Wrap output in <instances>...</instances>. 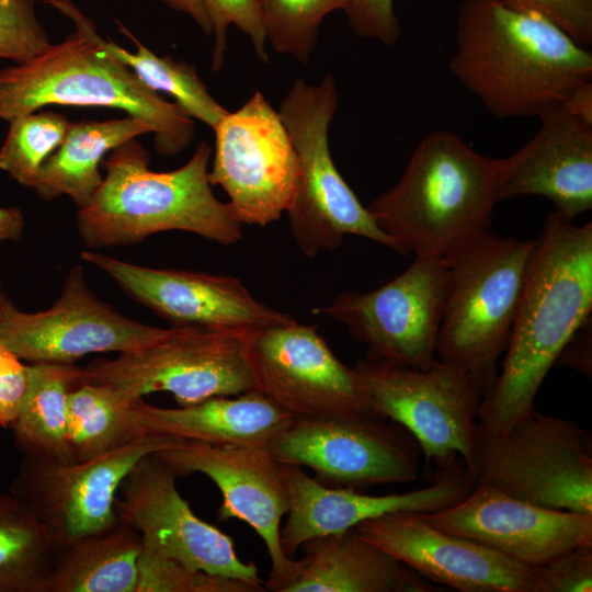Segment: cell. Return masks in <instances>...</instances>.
Masks as SVG:
<instances>
[{
	"label": "cell",
	"mask_w": 592,
	"mask_h": 592,
	"mask_svg": "<svg viewBox=\"0 0 592 592\" xmlns=\"http://www.w3.org/2000/svg\"><path fill=\"white\" fill-rule=\"evenodd\" d=\"M583 429L536 411L479 448L471 474L520 500L592 515V457Z\"/></svg>",
	"instance_id": "obj_13"
},
{
	"label": "cell",
	"mask_w": 592,
	"mask_h": 592,
	"mask_svg": "<svg viewBox=\"0 0 592 592\" xmlns=\"http://www.w3.org/2000/svg\"><path fill=\"white\" fill-rule=\"evenodd\" d=\"M167 331L129 319L99 299L89 288L82 267L75 265L50 308L25 312L8 304L0 342L32 364H71L91 353L140 351Z\"/></svg>",
	"instance_id": "obj_17"
},
{
	"label": "cell",
	"mask_w": 592,
	"mask_h": 592,
	"mask_svg": "<svg viewBox=\"0 0 592 592\" xmlns=\"http://www.w3.org/2000/svg\"><path fill=\"white\" fill-rule=\"evenodd\" d=\"M24 229V216L18 207L0 206V243L19 240Z\"/></svg>",
	"instance_id": "obj_43"
},
{
	"label": "cell",
	"mask_w": 592,
	"mask_h": 592,
	"mask_svg": "<svg viewBox=\"0 0 592 592\" xmlns=\"http://www.w3.org/2000/svg\"><path fill=\"white\" fill-rule=\"evenodd\" d=\"M212 148L202 141L190 160L168 171H151L149 153L135 138L103 161L105 175L90 202L78 210L77 228L87 248L128 246L169 230L192 232L230 246L242 237L229 203L208 181Z\"/></svg>",
	"instance_id": "obj_5"
},
{
	"label": "cell",
	"mask_w": 592,
	"mask_h": 592,
	"mask_svg": "<svg viewBox=\"0 0 592 592\" xmlns=\"http://www.w3.org/2000/svg\"><path fill=\"white\" fill-rule=\"evenodd\" d=\"M266 38L274 49L306 64L323 18L348 0H258Z\"/></svg>",
	"instance_id": "obj_33"
},
{
	"label": "cell",
	"mask_w": 592,
	"mask_h": 592,
	"mask_svg": "<svg viewBox=\"0 0 592 592\" xmlns=\"http://www.w3.org/2000/svg\"><path fill=\"white\" fill-rule=\"evenodd\" d=\"M214 33L212 68L217 71L224 64L227 49V29L236 25L246 33L253 45L258 58L269 61L265 49V31L261 19L258 0H202Z\"/></svg>",
	"instance_id": "obj_36"
},
{
	"label": "cell",
	"mask_w": 592,
	"mask_h": 592,
	"mask_svg": "<svg viewBox=\"0 0 592 592\" xmlns=\"http://www.w3.org/2000/svg\"><path fill=\"white\" fill-rule=\"evenodd\" d=\"M69 126L66 115L53 111L13 118L0 148V169L31 187L42 164L62 143Z\"/></svg>",
	"instance_id": "obj_32"
},
{
	"label": "cell",
	"mask_w": 592,
	"mask_h": 592,
	"mask_svg": "<svg viewBox=\"0 0 592 592\" xmlns=\"http://www.w3.org/2000/svg\"><path fill=\"white\" fill-rule=\"evenodd\" d=\"M132 400L110 385L91 382L69 392L67 439L75 462L99 457L144 435L130 415Z\"/></svg>",
	"instance_id": "obj_29"
},
{
	"label": "cell",
	"mask_w": 592,
	"mask_h": 592,
	"mask_svg": "<svg viewBox=\"0 0 592 592\" xmlns=\"http://www.w3.org/2000/svg\"><path fill=\"white\" fill-rule=\"evenodd\" d=\"M140 534L118 521L114 526L55 554L49 592H136Z\"/></svg>",
	"instance_id": "obj_27"
},
{
	"label": "cell",
	"mask_w": 592,
	"mask_h": 592,
	"mask_svg": "<svg viewBox=\"0 0 592 592\" xmlns=\"http://www.w3.org/2000/svg\"><path fill=\"white\" fill-rule=\"evenodd\" d=\"M9 303H10V300L5 297V295H4L3 291H2V287L0 285V326H1V322L3 320L5 309H7V306H8Z\"/></svg>",
	"instance_id": "obj_45"
},
{
	"label": "cell",
	"mask_w": 592,
	"mask_h": 592,
	"mask_svg": "<svg viewBox=\"0 0 592 592\" xmlns=\"http://www.w3.org/2000/svg\"><path fill=\"white\" fill-rule=\"evenodd\" d=\"M177 478L155 453L145 456L121 483L118 520L140 534L149 553L265 589L257 566L238 557L231 537L194 514Z\"/></svg>",
	"instance_id": "obj_16"
},
{
	"label": "cell",
	"mask_w": 592,
	"mask_h": 592,
	"mask_svg": "<svg viewBox=\"0 0 592 592\" xmlns=\"http://www.w3.org/2000/svg\"><path fill=\"white\" fill-rule=\"evenodd\" d=\"M560 105L573 117L592 126V82L576 87Z\"/></svg>",
	"instance_id": "obj_42"
},
{
	"label": "cell",
	"mask_w": 592,
	"mask_h": 592,
	"mask_svg": "<svg viewBox=\"0 0 592 592\" xmlns=\"http://www.w3.org/2000/svg\"><path fill=\"white\" fill-rule=\"evenodd\" d=\"M252 583L190 568L141 549L136 592H261Z\"/></svg>",
	"instance_id": "obj_34"
},
{
	"label": "cell",
	"mask_w": 592,
	"mask_h": 592,
	"mask_svg": "<svg viewBox=\"0 0 592 592\" xmlns=\"http://www.w3.org/2000/svg\"><path fill=\"white\" fill-rule=\"evenodd\" d=\"M35 3L36 0H0V58L24 64L50 45Z\"/></svg>",
	"instance_id": "obj_35"
},
{
	"label": "cell",
	"mask_w": 592,
	"mask_h": 592,
	"mask_svg": "<svg viewBox=\"0 0 592 592\" xmlns=\"http://www.w3.org/2000/svg\"><path fill=\"white\" fill-rule=\"evenodd\" d=\"M280 592H425L432 587L403 563L364 539L355 527L316 536Z\"/></svg>",
	"instance_id": "obj_25"
},
{
	"label": "cell",
	"mask_w": 592,
	"mask_h": 592,
	"mask_svg": "<svg viewBox=\"0 0 592 592\" xmlns=\"http://www.w3.org/2000/svg\"><path fill=\"white\" fill-rule=\"evenodd\" d=\"M532 569L537 592H591L592 545L568 549Z\"/></svg>",
	"instance_id": "obj_37"
},
{
	"label": "cell",
	"mask_w": 592,
	"mask_h": 592,
	"mask_svg": "<svg viewBox=\"0 0 592 592\" xmlns=\"http://www.w3.org/2000/svg\"><path fill=\"white\" fill-rule=\"evenodd\" d=\"M148 133L150 127L130 115L70 123L62 143L42 164L31 189L46 201L68 195L79 209L83 208L103 180L99 167L104 156Z\"/></svg>",
	"instance_id": "obj_26"
},
{
	"label": "cell",
	"mask_w": 592,
	"mask_h": 592,
	"mask_svg": "<svg viewBox=\"0 0 592 592\" xmlns=\"http://www.w3.org/2000/svg\"><path fill=\"white\" fill-rule=\"evenodd\" d=\"M81 258L174 327L251 332L293 320L259 301L234 276L141 266L92 251L82 252Z\"/></svg>",
	"instance_id": "obj_19"
},
{
	"label": "cell",
	"mask_w": 592,
	"mask_h": 592,
	"mask_svg": "<svg viewBox=\"0 0 592 592\" xmlns=\"http://www.w3.org/2000/svg\"><path fill=\"white\" fill-rule=\"evenodd\" d=\"M183 442L147 433L82 462L23 456L10 493L39 521L56 554L80 538L114 526L119 521L115 500L127 474L145 456Z\"/></svg>",
	"instance_id": "obj_10"
},
{
	"label": "cell",
	"mask_w": 592,
	"mask_h": 592,
	"mask_svg": "<svg viewBox=\"0 0 592 592\" xmlns=\"http://www.w3.org/2000/svg\"><path fill=\"white\" fill-rule=\"evenodd\" d=\"M429 524L530 567L568 549L592 545V515L546 509L475 481L458 503L420 513Z\"/></svg>",
	"instance_id": "obj_21"
},
{
	"label": "cell",
	"mask_w": 592,
	"mask_h": 592,
	"mask_svg": "<svg viewBox=\"0 0 592 592\" xmlns=\"http://www.w3.org/2000/svg\"><path fill=\"white\" fill-rule=\"evenodd\" d=\"M358 534L418 574L460 592H537L530 566L475 540L442 531L418 512L366 520Z\"/></svg>",
	"instance_id": "obj_20"
},
{
	"label": "cell",
	"mask_w": 592,
	"mask_h": 592,
	"mask_svg": "<svg viewBox=\"0 0 592 592\" xmlns=\"http://www.w3.org/2000/svg\"><path fill=\"white\" fill-rule=\"evenodd\" d=\"M121 32L137 47L132 53L111 39L101 36L103 46L121 62L127 66L138 79L155 92L170 94L181 110L191 118H196L214 128L228 114L208 92L198 78L195 66L174 60L170 56H157L135 37L121 22Z\"/></svg>",
	"instance_id": "obj_31"
},
{
	"label": "cell",
	"mask_w": 592,
	"mask_h": 592,
	"mask_svg": "<svg viewBox=\"0 0 592 592\" xmlns=\"http://www.w3.org/2000/svg\"><path fill=\"white\" fill-rule=\"evenodd\" d=\"M448 269L442 259L415 257L401 274L369 292H344L314 311L344 325L367 360L429 368L436 357Z\"/></svg>",
	"instance_id": "obj_11"
},
{
	"label": "cell",
	"mask_w": 592,
	"mask_h": 592,
	"mask_svg": "<svg viewBox=\"0 0 592 592\" xmlns=\"http://www.w3.org/2000/svg\"><path fill=\"white\" fill-rule=\"evenodd\" d=\"M283 473L288 511L280 542L288 558L312 537L342 533L380 515L445 510L463 500L475 483L460 459L439 469L434 482L425 488L385 496L325 486L298 465L283 464Z\"/></svg>",
	"instance_id": "obj_22"
},
{
	"label": "cell",
	"mask_w": 592,
	"mask_h": 592,
	"mask_svg": "<svg viewBox=\"0 0 592 592\" xmlns=\"http://www.w3.org/2000/svg\"><path fill=\"white\" fill-rule=\"evenodd\" d=\"M254 389L296 420L375 414L353 366L295 319L244 334Z\"/></svg>",
	"instance_id": "obj_12"
},
{
	"label": "cell",
	"mask_w": 592,
	"mask_h": 592,
	"mask_svg": "<svg viewBox=\"0 0 592 592\" xmlns=\"http://www.w3.org/2000/svg\"><path fill=\"white\" fill-rule=\"evenodd\" d=\"M54 549L39 521L0 493V592H49Z\"/></svg>",
	"instance_id": "obj_30"
},
{
	"label": "cell",
	"mask_w": 592,
	"mask_h": 592,
	"mask_svg": "<svg viewBox=\"0 0 592 592\" xmlns=\"http://www.w3.org/2000/svg\"><path fill=\"white\" fill-rule=\"evenodd\" d=\"M448 67L499 118L537 116L592 79V54L548 20L504 0H462Z\"/></svg>",
	"instance_id": "obj_2"
},
{
	"label": "cell",
	"mask_w": 592,
	"mask_h": 592,
	"mask_svg": "<svg viewBox=\"0 0 592 592\" xmlns=\"http://www.w3.org/2000/svg\"><path fill=\"white\" fill-rule=\"evenodd\" d=\"M503 163L437 129L421 138L397 183L366 208L398 253L444 260L489 231Z\"/></svg>",
	"instance_id": "obj_3"
},
{
	"label": "cell",
	"mask_w": 592,
	"mask_h": 592,
	"mask_svg": "<svg viewBox=\"0 0 592 592\" xmlns=\"http://www.w3.org/2000/svg\"><path fill=\"white\" fill-rule=\"evenodd\" d=\"M129 412L144 434L214 445H266L294 419L260 391L218 396L179 408H160L135 398Z\"/></svg>",
	"instance_id": "obj_24"
},
{
	"label": "cell",
	"mask_w": 592,
	"mask_h": 592,
	"mask_svg": "<svg viewBox=\"0 0 592 592\" xmlns=\"http://www.w3.org/2000/svg\"><path fill=\"white\" fill-rule=\"evenodd\" d=\"M86 382L84 369L64 363L27 366V386L11 425L23 456L75 462L67 439L68 395Z\"/></svg>",
	"instance_id": "obj_28"
},
{
	"label": "cell",
	"mask_w": 592,
	"mask_h": 592,
	"mask_svg": "<svg viewBox=\"0 0 592 592\" xmlns=\"http://www.w3.org/2000/svg\"><path fill=\"white\" fill-rule=\"evenodd\" d=\"M337 107L331 73L316 86L295 80L281 103L278 113L299 163L296 192L286 210L293 238L310 258L340 248L346 235L369 239L397 252L394 240L378 227L332 160L328 133Z\"/></svg>",
	"instance_id": "obj_7"
},
{
	"label": "cell",
	"mask_w": 592,
	"mask_h": 592,
	"mask_svg": "<svg viewBox=\"0 0 592 592\" xmlns=\"http://www.w3.org/2000/svg\"><path fill=\"white\" fill-rule=\"evenodd\" d=\"M177 477L200 473L220 490L219 522L238 519L263 540L270 558L265 590L280 592L300 560L288 558L281 546L280 525L288 511L283 464L260 446L214 445L184 441L155 453Z\"/></svg>",
	"instance_id": "obj_18"
},
{
	"label": "cell",
	"mask_w": 592,
	"mask_h": 592,
	"mask_svg": "<svg viewBox=\"0 0 592 592\" xmlns=\"http://www.w3.org/2000/svg\"><path fill=\"white\" fill-rule=\"evenodd\" d=\"M353 368L372 411L405 428L426 462L442 469L460 457L471 476L482 397L462 367L439 358L426 369L357 358Z\"/></svg>",
	"instance_id": "obj_8"
},
{
	"label": "cell",
	"mask_w": 592,
	"mask_h": 592,
	"mask_svg": "<svg viewBox=\"0 0 592 592\" xmlns=\"http://www.w3.org/2000/svg\"><path fill=\"white\" fill-rule=\"evenodd\" d=\"M213 129L210 185L223 187L241 224L266 226L280 219L299 178L297 153L280 113L258 91Z\"/></svg>",
	"instance_id": "obj_15"
},
{
	"label": "cell",
	"mask_w": 592,
	"mask_h": 592,
	"mask_svg": "<svg viewBox=\"0 0 592 592\" xmlns=\"http://www.w3.org/2000/svg\"><path fill=\"white\" fill-rule=\"evenodd\" d=\"M537 117L535 136L503 158L497 201L543 196L556 213L573 221L592 208V126L561 105L549 106Z\"/></svg>",
	"instance_id": "obj_23"
},
{
	"label": "cell",
	"mask_w": 592,
	"mask_h": 592,
	"mask_svg": "<svg viewBox=\"0 0 592 592\" xmlns=\"http://www.w3.org/2000/svg\"><path fill=\"white\" fill-rule=\"evenodd\" d=\"M355 35L392 45L401 34L394 0H348L344 9Z\"/></svg>",
	"instance_id": "obj_39"
},
{
	"label": "cell",
	"mask_w": 592,
	"mask_h": 592,
	"mask_svg": "<svg viewBox=\"0 0 592 592\" xmlns=\"http://www.w3.org/2000/svg\"><path fill=\"white\" fill-rule=\"evenodd\" d=\"M592 317V223L555 210L535 239L502 369L481 399L480 447L535 411V397L572 334Z\"/></svg>",
	"instance_id": "obj_1"
},
{
	"label": "cell",
	"mask_w": 592,
	"mask_h": 592,
	"mask_svg": "<svg viewBox=\"0 0 592 592\" xmlns=\"http://www.w3.org/2000/svg\"><path fill=\"white\" fill-rule=\"evenodd\" d=\"M591 317L572 334L559 353L555 365L571 367L583 375L592 374Z\"/></svg>",
	"instance_id": "obj_41"
},
{
	"label": "cell",
	"mask_w": 592,
	"mask_h": 592,
	"mask_svg": "<svg viewBox=\"0 0 592 592\" xmlns=\"http://www.w3.org/2000/svg\"><path fill=\"white\" fill-rule=\"evenodd\" d=\"M171 9L186 13L206 33L212 34V25L202 0H159Z\"/></svg>",
	"instance_id": "obj_44"
},
{
	"label": "cell",
	"mask_w": 592,
	"mask_h": 592,
	"mask_svg": "<svg viewBox=\"0 0 592 592\" xmlns=\"http://www.w3.org/2000/svg\"><path fill=\"white\" fill-rule=\"evenodd\" d=\"M76 32L24 64L0 69V118L8 122L52 104L122 110L145 122L161 156L184 150L194 137L193 119L145 86L102 44L92 20L71 0H46Z\"/></svg>",
	"instance_id": "obj_4"
},
{
	"label": "cell",
	"mask_w": 592,
	"mask_h": 592,
	"mask_svg": "<svg viewBox=\"0 0 592 592\" xmlns=\"http://www.w3.org/2000/svg\"><path fill=\"white\" fill-rule=\"evenodd\" d=\"M535 240L487 231L447 259L436 357L462 367L481 397L493 388L519 309Z\"/></svg>",
	"instance_id": "obj_6"
},
{
	"label": "cell",
	"mask_w": 592,
	"mask_h": 592,
	"mask_svg": "<svg viewBox=\"0 0 592 592\" xmlns=\"http://www.w3.org/2000/svg\"><path fill=\"white\" fill-rule=\"evenodd\" d=\"M265 448L280 463L311 469L325 486L352 490L414 481L421 454L405 428L377 414L294 419Z\"/></svg>",
	"instance_id": "obj_14"
},
{
	"label": "cell",
	"mask_w": 592,
	"mask_h": 592,
	"mask_svg": "<svg viewBox=\"0 0 592 592\" xmlns=\"http://www.w3.org/2000/svg\"><path fill=\"white\" fill-rule=\"evenodd\" d=\"M226 329L173 327L157 342L112 360H94L86 382L110 385L127 399L170 392L182 406L254 389L244 334Z\"/></svg>",
	"instance_id": "obj_9"
},
{
	"label": "cell",
	"mask_w": 592,
	"mask_h": 592,
	"mask_svg": "<svg viewBox=\"0 0 592 592\" xmlns=\"http://www.w3.org/2000/svg\"><path fill=\"white\" fill-rule=\"evenodd\" d=\"M510 5L539 15L579 45H592V0H504Z\"/></svg>",
	"instance_id": "obj_38"
},
{
	"label": "cell",
	"mask_w": 592,
	"mask_h": 592,
	"mask_svg": "<svg viewBox=\"0 0 592 592\" xmlns=\"http://www.w3.org/2000/svg\"><path fill=\"white\" fill-rule=\"evenodd\" d=\"M27 386V366L0 342V425L11 428Z\"/></svg>",
	"instance_id": "obj_40"
}]
</instances>
